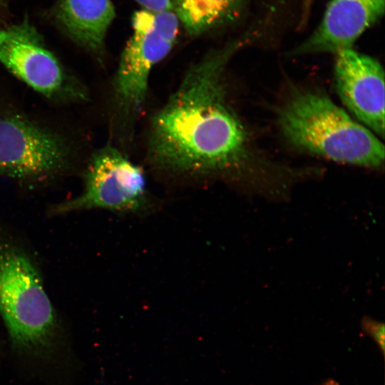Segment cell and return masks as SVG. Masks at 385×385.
I'll return each mask as SVG.
<instances>
[{
	"label": "cell",
	"instance_id": "1",
	"mask_svg": "<svg viewBox=\"0 0 385 385\" xmlns=\"http://www.w3.org/2000/svg\"><path fill=\"white\" fill-rule=\"evenodd\" d=\"M249 33L210 51L186 71L150 123L151 164L185 175L237 173L258 160L248 133L228 101L225 70Z\"/></svg>",
	"mask_w": 385,
	"mask_h": 385
},
{
	"label": "cell",
	"instance_id": "2",
	"mask_svg": "<svg viewBox=\"0 0 385 385\" xmlns=\"http://www.w3.org/2000/svg\"><path fill=\"white\" fill-rule=\"evenodd\" d=\"M284 139L294 148L337 163L379 168L384 146L327 96L316 91L292 92L277 112Z\"/></svg>",
	"mask_w": 385,
	"mask_h": 385
},
{
	"label": "cell",
	"instance_id": "3",
	"mask_svg": "<svg viewBox=\"0 0 385 385\" xmlns=\"http://www.w3.org/2000/svg\"><path fill=\"white\" fill-rule=\"evenodd\" d=\"M0 314L16 349L38 353L52 342L56 315L39 275L25 253L1 240Z\"/></svg>",
	"mask_w": 385,
	"mask_h": 385
},
{
	"label": "cell",
	"instance_id": "4",
	"mask_svg": "<svg viewBox=\"0 0 385 385\" xmlns=\"http://www.w3.org/2000/svg\"><path fill=\"white\" fill-rule=\"evenodd\" d=\"M175 12L135 11L132 34L120 55L113 81L117 120L122 130L134 126L146 99L153 68L173 48L179 32Z\"/></svg>",
	"mask_w": 385,
	"mask_h": 385
},
{
	"label": "cell",
	"instance_id": "5",
	"mask_svg": "<svg viewBox=\"0 0 385 385\" xmlns=\"http://www.w3.org/2000/svg\"><path fill=\"white\" fill-rule=\"evenodd\" d=\"M0 63L49 99L66 102L88 99L86 87L66 71L27 19L0 26Z\"/></svg>",
	"mask_w": 385,
	"mask_h": 385
},
{
	"label": "cell",
	"instance_id": "6",
	"mask_svg": "<svg viewBox=\"0 0 385 385\" xmlns=\"http://www.w3.org/2000/svg\"><path fill=\"white\" fill-rule=\"evenodd\" d=\"M147 197L146 178L142 168L117 148L106 145L89 160L82 193L56 205L52 212L99 208L135 213L145 208Z\"/></svg>",
	"mask_w": 385,
	"mask_h": 385
},
{
	"label": "cell",
	"instance_id": "7",
	"mask_svg": "<svg viewBox=\"0 0 385 385\" xmlns=\"http://www.w3.org/2000/svg\"><path fill=\"white\" fill-rule=\"evenodd\" d=\"M73 148L63 135L18 114L0 117V173L24 180L59 174Z\"/></svg>",
	"mask_w": 385,
	"mask_h": 385
},
{
	"label": "cell",
	"instance_id": "8",
	"mask_svg": "<svg viewBox=\"0 0 385 385\" xmlns=\"http://www.w3.org/2000/svg\"><path fill=\"white\" fill-rule=\"evenodd\" d=\"M335 55L334 81L342 101L365 127L383 137L384 73L381 65L352 48Z\"/></svg>",
	"mask_w": 385,
	"mask_h": 385
},
{
	"label": "cell",
	"instance_id": "9",
	"mask_svg": "<svg viewBox=\"0 0 385 385\" xmlns=\"http://www.w3.org/2000/svg\"><path fill=\"white\" fill-rule=\"evenodd\" d=\"M385 0H330L313 32L291 51L293 56L338 52L354 42L384 13Z\"/></svg>",
	"mask_w": 385,
	"mask_h": 385
},
{
	"label": "cell",
	"instance_id": "10",
	"mask_svg": "<svg viewBox=\"0 0 385 385\" xmlns=\"http://www.w3.org/2000/svg\"><path fill=\"white\" fill-rule=\"evenodd\" d=\"M52 16L72 41L102 60L106 33L115 16L111 0H56Z\"/></svg>",
	"mask_w": 385,
	"mask_h": 385
},
{
	"label": "cell",
	"instance_id": "11",
	"mask_svg": "<svg viewBox=\"0 0 385 385\" xmlns=\"http://www.w3.org/2000/svg\"><path fill=\"white\" fill-rule=\"evenodd\" d=\"M248 0H183L175 14L186 32L199 36L235 21Z\"/></svg>",
	"mask_w": 385,
	"mask_h": 385
},
{
	"label": "cell",
	"instance_id": "12",
	"mask_svg": "<svg viewBox=\"0 0 385 385\" xmlns=\"http://www.w3.org/2000/svg\"><path fill=\"white\" fill-rule=\"evenodd\" d=\"M361 329L364 334L370 337L376 343L381 350L382 356H384V324L369 317H364L361 321Z\"/></svg>",
	"mask_w": 385,
	"mask_h": 385
},
{
	"label": "cell",
	"instance_id": "13",
	"mask_svg": "<svg viewBox=\"0 0 385 385\" xmlns=\"http://www.w3.org/2000/svg\"><path fill=\"white\" fill-rule=\"evenodd\" d=\"M143 10L153 13L175 12L183 0H135Z\"/></svg>",
	"mask_w": 385,
	"mask_h": 385
},
{
	"label": "cell",
	"instance_id": "14",
	"mask_svg": "<svg viewBox=\"0 0 385 385\" xmlns=\"http://www.w3.org/2000/svg\"><path fill=\"white\" fill-rule=\"evenodd\" d=\"M314 0H302L299 26H304L309 20Z\"/></svg>",
	"mask_w": 385,
	"mask_h": 385
},
{
	"label": "cell",
	"instance_id": "15",
	"mask_svg": "<svg viewBox=\"0 0 385 385\" xmlns=\"http://www.w3.org/2000/svg\"><path fill=\"white\" fill-rule=\"evenodd\" d=\"M9 0H0V20L4 17V14L8 8Z\"/></svg>",
	"mask_w": 385,
	"mask_h": 385
},
{
	"label": "cell",
	"instance_id": "16",
	"mask_svg": "<svg viewBox=\"0 0 385 385\" xmlns=\"http://www.w3.org/2000/svg\"><path fill=\"white\" fill-rule=\"evenodd\" d=\"M322 385H339L337 381L332 379H329L323 382Z\"/></svg>",
	"mask_w": 385,
	"mask_h": 385
}]
</instances>
